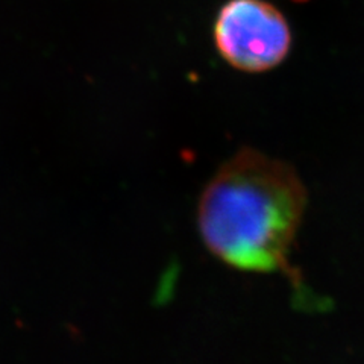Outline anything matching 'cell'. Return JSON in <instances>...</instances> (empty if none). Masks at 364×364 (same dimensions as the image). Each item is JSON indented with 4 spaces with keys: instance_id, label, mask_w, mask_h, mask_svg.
<instances>
[{
    "instance_id": "cell-1",
    "label": "cell",
    "mask_w": 364,
    "mask_h": 364,
    "mask_svg": "<svg viewBox=\"0 0 364 364\" xmlns=\"http://www.w3.org/2000/svg\"><path fill=\"white\" fill-rule=\"evenodd\" d=\"M305 207V187L289 164L242 149L205 187L199 232L225 264L243 272L284 273L301 290L289 255Z\"/></svg>"
},
{
    "instance_id": "cell-2",
    "label": "cell",
    "mask_w": 364,
    "mask_h": 364,
    "mask_svg": "<svg viewBox=\"0 0 364 364\" xmlns=\"http://www.w3.org/2000/svg\"><path fill=\"white\" fill-rule=\"evenodd\" d=\"M214 43L237 70L263 73L287 58L291 32L284 16L264 0H230L215 20Z\"/></svg>"
}]
</instances>
